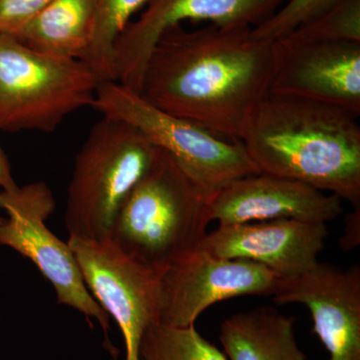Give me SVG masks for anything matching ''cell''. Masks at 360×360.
<instances>
[{"label":"cell","mask_w":360,"mask_h":360,"mask_svg":"<svg viewBox=\"0 0 360 360\" xmlns=\"http://www.w3.org/2000/svg\"><path fill=\"white\" fill-rule=\"evenodd\" d=\"M288 0H148L116 41V82L139 94L146 63L163 33L184 21L255 27Z\"/></svg>","instance_id":"cell-10"},{"label":"cell","mask_w":360,"mask_h":360,"mask_svg":"<svg viewBox=\"0 0 360 360\" xmlns=\"http://www.w3.org/2000/svg\"><path fill=\"white\" fill-rule=\"evenodd\" d=\"M240 141L260 172L329 191L360 207V127L349 111L269 92Z\"/></svg>","instance_id":"cell-2"},{"label":"cell","mask_w":360,"mask_h":360,"mask_svg":"<svg viewBox=\"0 0 360 360\" xmlns=\"http://www.w3.org/2000/svg\"><path fill=\"white\" fill-rule=\"evenodd\" d=\"M92 108L136 127L174 158L206 200L232 180L260 172L241 141L160 110L118 82H101Z\"/></svg>","instance_id":"cell-6"},{"label":"cell","mask_w":360,"mask_h":360,"mask_svg":"<svg viewBox=\"0 0 360 360\" xmlns=\"http://www.w3.org/2000/svg\"><path fill=\"white\" fill-rule=\"evenodd\" d=\"M279 281L281 277L264 265L217 257L200 245L163 270L158 323L193 326L205 310L222 300L274 296Z\"/></svg>","instance_id":"cell-9"},{"label":"cell","mask_w":360,"mask_h":360,"mask_svg":"<svg viewBox=\"0 0 360 360\" xmlns=\"http://www.w3.org/2000/svg\"><path fill=\"white\" fill-rule=\"evenodd\" d=\"M51 0H0V33L16 37Z\"/></svg>","instance_id":"cell-21"},{"label":"cell","mask_w":360,"mask_h":360,"mask_svg":"<svg viewBox=\"0 0 360 360\" xmlns=\"http://www.w3.org/2000/svg\"><path fill=\"white\" fill-rule=\"evenodd\" d=\"M341 212L342 200L335 194L265 172L232 180L207 200L208 219L219 225L277 219L326 224Z\"/></svg>","instance_id":"cell-12"},{"label":"cell","mask_w":360,"mask_h":360,"mask_svg":"<svg viewBox=\"0 0 360 360\" xmlns=\"http://www.w3.org/2000/svg\"><path fill=\"white\" fill-rule=\"evenodd\" d=\"M342 0H288L267 20L251 28V37L262 41L276 42L300 26L326 13Z\"/></svg>","instance_id":"cell-20"},{"label":"cell","mask_w":360,"mask_h":360,"mask_svg":"<svg viewBox=\"0 0 360 360\" xmlns=\"http://www.w3.org/2000/svg\"><path fill=\"white\" fill-rule=\"evenodd\" d=\"M274 302L300 303L310 310L314 331L329 360H360V267L319 262L309 271L281 278Z\"/></svg>","instance_id":"cell-11"},{"label":"cell","mask_w":360,"mask_h":360,"mask_svg":"<svg viewBox=\"0 0 360 360\" xmlns=\"http://www.w3.org/2000/svg\"><path fill=\"white\" fill-rule=\"evenodd\" d=\"M281 51L270 94L330 104L360 115V44L277 41Z\"/></svg>","instance_id":"cell-13"},{"label":"cell","mask_w":360,"mask_h":360,"mask_svg":"<svg viewBox=\"0 0 360 360\" xmlns=\"http://www.w3.org/2000/svg\"><path fill=\"white\" fill-rule=\"evenodd\" d=\"M91 30V0H51L16 39L46 56L82 60Z\"/></svg>","instance_id":"cell-16"},{"label":"cell","mask_w":360,"mask_h":360,"mask_svg":"<svg viewBox=\"0 0 360 360\" xmlns=\"http://www.w3.org/2000/svg\"><path fill=\"white\" fill-rule=\"evenodd\" d=\"M148 0H91V37L84 61L101 82H116L115 47L116 41L131 22L132 16L146 6Z\"/></svg>","instance_id":"cell-17"},{"label":"cell","mask_w":360,"mask_h":360,"mask_svg":"<svg viewBox=\"0 0 360 360\" xmlns=\"http://www.w3.org/2000/svg\"><path fill=\"white\" fill-rule=\"evenodd\" d=\"M295 324V317L274 307H257L225 319L219 340L229 360H307L296 342Z\"/></svg>","instance_id":"cell-15"},{"label":"cell","mask_w":360,"mask_h":360,"mask_svg":"<svg viewBox=\"0 0 360 360\" xmlns=\"http://www.w3.org/2000/svg\"><path fill=\"white\" fill-rule=\"evenodd\" d=\"M281 40L291 44H360V0H342L316 20L300 26Z\"/></svg>","instance_id":"cell-19"},{"label":"cell","mask_w":360,"mask_h":360,"mask_svg":"<svg viewBox=\"0 0 360 360\" xmlns=\"http://www.w3.org/2000/svg\"><path fill=\"white\" fill-rule=\"evenodd\" d=\"M18 186L11 172L8 158L0 146V191H13Z\"/></svg>","instance_id":"cell-23"},{"label":"cell","mask_w":360,"mask_h":360,"mask_svg":"<svg viewBox=\"0 0 360 360\" xmlns=\"http://www.w3.org/2000/svg\"><path fill=\"white\" fill-rule=\"evenodd\" d=\"M139 360H229L195 326H149L139 345Z\"/></svg>","instance_id":"cell-18"},{"label":"cell","mask_w":360,"mask_h":360,"mask_svg":"<svg viewBox=\"0 0 360 360\" xmlns=\"http://www.w3.org/2000/svg\"><path fill=\"white\" fill-rule=\"evenodd\" d=\"M101 79L84 61L53 58L0 33V130L54 131L92 106Z\"/></svg>","instance_id":"cell-5"},{"label":"cell","mask_w":360,"mask_h":360,"mask_svg":"<svg viewBox=\"0 0 360 360\" xmlns=\"http://www.w3.org/2000/svg\"><path fill=\"white\" fill-rule=\"evenodd\" d=\"M4 217H2L1 215H0V225L2 224V222H4Z\"/></svg>","instance_id":"cell-24"},{"label":"cell","mask_w":360,"mask_h":360,"mask_svg":"<svg viewBox=\"0 0 360 360\" xmlns=\"http://www.w3.org/2000/svg\"><path fill=\"white\" fill-rule=\"evenodd\" d=\"M54 210L53 193L44 181L0 191V210L6 214L0 225V245L28 258L52 284L59 304L96 319L108 336L110 315L89 292L68 243L46 226Z\"/></svg>","instance_id":"cell-7"},{"label":"cell","mask_w":360,"mask_h":360,"mask_svg":"<svg viewBox=\"0 0 360 360\" xmlns=\"http://www.w3.org/2000/svg\"><path fill=\"white\" fill-rule=\"evenodd\" d=\"M360 207H354V212L347 217L345 233L341 238V248L345 250H350L359 245L360 240Z\"/></svg>","instance_id":"cell-22"},{"label":"cell","mask_w":360,"mask_h":360,"mask_svg":"<svg viewBox=\"0 0 360 360\" xmlns=\"http://www.w3.org/2000/svg\"><path fill=\"white\" fill-rule=\"evenodd\" d=\"M328 234L326 224L269 220L219 225L206 234L201 246L217 257L250 260L290 278L319 264Z\"/></svg>","instance_id":"cell-14"},{"label":"cell","mask_w":360,"mask_h":360,"mask_svg":"<svg viewBox=\"0 0 360 360\" xmlns=\"http://www.w3.org/2000/svg\"><path fill=\"white\" fill-rule=\"evenodd\" d=\"M251 28L167 30L149 56L139 96L169 115L240 141L281 58L277 41L253 39Z\"/></svg>","instance_id":"cell-1"},{"label":"cell","mask_w":360,"mask_h":360,"mask_svg":"<svg viewBox=\"0 0 360 360\" xmlns=\"http://www.w3.org/2000/svg\"><path fill=\"white\" fill-rule=\"evenodd\" d=\"M89 292L120 326L125 360H139L149 326L158 323L163 270L127 255L110 240L70 238Z\"/></svg>","instance_id":"cell-8"},{"label":"cell","mask_w":360,"mask_h":360,"mask_svg":"<svg viewBox=\"0 0 360 360\" xmlns=\"http://www.w3.org/2000/svg\"><path fill=\"white\" fill-rule=\"evenodd\" d=\"M158 149L134 125L103 115L75 156L65 213L70 238H110L120 208Z\"/></svg>","instance_id":"cell-4"},{"label":"cell","mask_w":360,"mask_h":360,"mask_svg":"<svg viewBox=\"0 0 360 360\" xmlns=\"http://www.w3.org/2000/svg\"><path fill=\"white\" fill-rule=\"evenodd\" d=\"M210 222L205 196L158 148L120 208L108 239L146 264L167 269L200 248Z\"/></svg>","instance_id":"cell-3"}]
</instances>
